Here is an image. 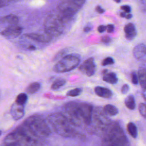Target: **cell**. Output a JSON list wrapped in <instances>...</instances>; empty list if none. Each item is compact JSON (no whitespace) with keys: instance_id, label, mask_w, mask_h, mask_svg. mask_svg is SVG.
I'll return each mask as SVG.
<instances>
[{"instance_id":"1","label":"cell","mask_w":146,"mask_h":146,"mask_svg":"<svg viewBox=\"0 0 146 146\" xmlns=\"http://www.w3.org/2000/svg\"><path fill=\"white\" fill-rule=\"evenodd\" d=\"M4 141L8 146H39L40 144V139L33 136L22 124L8 134Z\"/></svg>"},{"instance_id":"2","label":"cell","mask_w":146,"mask_h":146,"mask_svg":"<svg viewBox=\"0 0 146 146\" xmlns=\"http://www.w3.org/2000/svg\"><path fill=\"white\" fill-rule=\"evenodd\" d=\"M47 120L52 129L58 135L65 137H73L76 135L74 125L62 113H51Z\"/></svg>"},{"instance_id":"3","label":"cell","mask_w":146,"mask_h":146,"mask_svg":"<svg viewBox=\"0 0 146 146\" xmlns=\"http://www.w3.org/2000/svg\"><path fill=\"white\" fill-rule=\"evenodd\" d=\"M22 125L35 137L41 139L51 134L50 127L40 116L34 115L27 117Z\"/></svg>"},{"instance_id":"4","label":"cell","mask_w":146,"mask_h":146,"mask_svg":"<svg viewBox=\"0 0 146 146\" xmlns=\"http://www.w3.org/2000/svg\"><path fill=\"white\" fill-rule=\"evenodd\" d=\"M103 141L106 146H125L127 143L123 129L116 122L110 123L106 128Z\"/></svg>"},{"instance_id":"5","label":"cell","mask_w":146,"mask_h":146,"mask_svg":"<svg viewBox=\"0 0 146 146\" xmlns=\"http://www.w3.org/2000/svg\"><path fill=\"white\" fill-rule=\"evenodd\" d=\"M85 1L66 0L61 2L57 6L58 14L66 23L69 22L82 7Z\"/></svg>"},{"instance_id":"6","label":"cell","mask_w":146,"mask_h":146,"mask_svg":"<svg viewBox=\"0 0 146 146\" xmlns=\"http://www.w3.org/2000/svg\"><path fill=\"white\" fill-rule=\"evenodd\" d=\"M65 25L66 23L58 13L50 14L44 23V32L52 38L59 36L63 33Z\"/></svg>"},{"instance_id":"7","label":"cell","mask_w":146,"mask_h":146,"mask_svg":"<svg viewBox=\"0 0 146 146\" xmlns=\"http://www.w3.org/2000/svg\"><path fill=\"white\" fill-rule=\"evenodd\" d=\"M80 62L79 54H71L64 56L54 66L53 70L58 73L70 71L75 68Z\"/></svg>"},{"instance_id":"8","label":"cell","mask_w":146,"mask_h":146,"mask_svg":"<svg viewBox=\"0 0 146 146\" xmlns=\"http://www.w3.org/2000/svg\"><path fill=\"white\" fill-rule=\"evenodd\" d=\"M80 107L83 123L86 125L90 124L92 121V116L94 110L92 105L87 103L80 102Z\"/></svg>"},{"instance_id":"9","label":"cell","mask_w":146,"mask_h":146,"mask_svg":"<svg viewBox=\"0 0 146 146\" xmlns=\"http://www.w3.org/2000/svg\"><path fill=\"white\" fill-rule=\"evenodd\" d=\"M23 31V27L18 23L11 25L0 32L1 35L8 39H14L19 36Z\"/></svg>"},{"instance_id":"10","label":"cell","mask_w":146,"mask_h":146,"mask_svg":"<svg viewBox=\"0 0 146 146\" xmlns=\"http://www.w3.org/2000/svg\"><path fill=\"white\" fill-rule=\"evenodd\" d=\"M79 70L83 74L91 76L94 75L96 70V65L93 58H89L84 60L79 66Z\"/></svg>"},{"instance_id":"11","label":"cell","mask_w":146,"mask_h":146,"mask_svg":"<svg viewBox=\"0 0 146 146\" xmlns=\"http://www.w3.org/2000/svg\"><path fill=\"white\" fill-rule=\"evenodd\" d=\"M19 19L18 17L13 14H9L0 17V32L5 29L13 25L18 24Z\"/></svg>"},{"instance_id":"12","label":"cell","mask_w":146,"mask_h":146,"mask_svg":"<svg viewBox=\"0 0 146 146\" xmlns=\"http://www.w3.org/2000/svg\"><path fill=\"white\" fill-rule=\"evenodd\" d=\"M134 58L143 64L146 63V46L143 43L137 44L133 50Z\"/></svg>"},{"instance_id":"13","label":"cell","mask_w":146,"mask_h":146,"mask_svg":"<svg viewBox=\"0 0 146 146\" xmlns=\"http://www.w3.org/2000/svg\"><path fill=\"white\" fill-rule=\"evenodd\" d=\"M10 113L13 119L15 120L21 119L25 114V107L24 106L19 104L17 103H13L10 110Z\"/></svg>"},{"instance_id":"14","label":"cell","mask_w":146,"mask_h":146,"mask_svg":"<svg viewBox=\"0 0 146 146\" xmlns=\"http://www.w3.org/2000/svg\"><path fill=\"white\" fill-rule=\"evenodd\" d=\"M23 36H26L27 38L32 39L33 40L41 42V43H46L50 42L52 39V37L48 35L47 33L44 32L43 33H29L25 34Z\"/></svg>"},{"instance_id":"15","label":"cell","mask_w":146,"mask_h":146,"mask_svg":"<svg viewBox=\"0 0 146 146\" xmlns=\"http://www.w3.org/2000/svg\"><path fill=\"white\" fill-rule=\"evenodd\" d=\"M138 82L143 91H146V67L144 64H141L139 67L137 71Z\"/></svg>"},{"instance_id":"16","label":"cell","mask_w":146,"mask_h":146,"mask_svg":"<svg viewBox=\"0 0 146 146\" xmlns=\"http://www.w3.org/2000/svg\"><path fill=\"white\" fill-rule=\"evenodd\" d=\"M125 38L129 40L133 39L137 34L135 26L132 23H128L124 28Z\"/></svg>"},{"instance_id":"17","label":"cell","mask_w":146,"mask_h":146,"mask_svg":"<svg viewBox=\"0 0 146 146\" xmlns=\"http://www.w3.org/2000/svg\"><path fill=\"white\" fill-rule=\"evenodd\" d=\"M95 92L98 96L103 98H110L112 95V91L110 89L101 86L96 87L95 88Z\"/></svg>"},{"instance_id":"18","label":"cell","mask_w":146,"mask_h":146,"mask_svg":"<svg viewBox=\"0 0 146 146\" xmlns=\"http://www.w3.org/2000/svg\"><path fill=\"white\" fill-rule=\"evenodd\" d=\"M103 80L110 84H116L117 82V77L115 73L114 72H106L103 74Z\"/></svg>"},{"instance_id":"19","label":"cell","mask_w":146,"mask_h":146,"mask_svg":"<svg viewBox=\"0 0 146 146\" xmlns=\"http://www.w3.org/2000/svg\"><path fill=\"white\" fill-rule=\"evenodd\" d=\"M124 104L127 108L131 110H134L136 107V103L133 96L132 95H128L124 100Z\"/></svg>"},{"instance_id":"20","label":"cell","mask_w":146,"mask_h":146,"mask_svg":"<svg viewBox=\"0 0 146 146\" xmlns=\"http://www.w3.org/2000/svg\"><path fill=\"white\" fill-rule=\"evenodd\" d=\"M104 112L110 116H115L118 113L117 108L111 104H107L103 107Z\"/></svg>"},{"instance_id":"21","label":"cell","mask_w":146,"mask_h":146,"mask_svg":"<svg viewBox=\"0 0 146 146\" xmlns=\"http://www.w3.org/2000/svg\"><path fill=\"white\" fill-rule=\"evenodd\" d=\"M40 88V84L38 82H34L31 83L26 89L28 94H33L38 92Z\"/></svg>"},{"instance_id":"22","label":"cell","mask_w":146,"mask_h":146,"mask_svg":"<svg viewBox=\"0 0 146 146\" xmlns=\"http://www.w3.org/2000/svg\"><path fill=\"white\" fill-rule=\"evenodd\" d=\"M127 131L129 135L133 137V138H136L137 135V129L136 125L130 122L127 124Z\"/></svg>"},{"instance_id":"23","label":"cell","mask_w":146,"mask_h":146,"mask_svg":"<svg viewBox=\"0 0 146 146\" xmlns=\"http://www.w3.org/2000/svg\"><path fill=\"white\" fill-rule=\"evenodd\" d=\"M66 83V80L64 79H58L54 82L51 86V88L53 90H56L62 86H63Z\"/></svg>"},{"instance_id":"24","label":"cell","mask_w":146,"mask_h":146,"mask_svg":"<svg viewBox=\"0 0 146 146\" xmlns=\"http://www.w3.org/2000/svg\"><path fill=\"white\" fill-rule=\"evenodd\" d=\"M27 99H28V96L26 94L21 93L19 95H18V96H17L15 99V103L19 104L24 106L26 103Z\"/></svg>"},{"instance_id":"25","label":"cell","mask_w":146,"mask_h":146,"mask_svg":"<svg viewBox=\"0 0 146 146\" xmlns=\"http://www.w3.org/2000/svg\"><path fill=\"white\" fill-rule=\"evenodd\" d=\"M82 89L77 88H74L72 90H71L70 91H68L67 92V93L66 94L67 96H71V97H75V96H78L79 95H80V94L82 93Z\"/></svg>"},{"instance_id":"26","label":"cell","mask_w":146,"mask_h":146,"mask_svg":"<svg viewBox=\"0 0 146 146\" xmlns=\"http://www.w3.org/2000/svg\"><path fill=\"white\" fill-rule=\"evenodd\" d=\"M139 111L140 115L146 119V105L144 103H140L139 106Z\"/></svg>"},{"instance_id":"27","label":"cell","mask_w":146,"mask_h":146,"mask_svg":"<svg viewBox=\"0 0 146 146\" xmlns=\"http://www.w3.org/2000/svg\"><path fill=\"white\" fill-rule=\"evenodd\" d=\"M114 60L111 57H107L103 59L102 62V65L103 66H106L111 64H113L114 63Z\"/></svg>"},{"instance_id":"28","label":"cell","mask_w":146,"mask_h":146,"mask_svg":"<svg viewBox=\"0 0 146 146\" xmlns=\"http://www.w3.org/2000/svg\"><path fill=\"white\" fill-rule=\"evenodd\" d=\"M131 81H132V83L133 84H137L139 82H138V78H137V75H136V72L133 71L131 72Z\"/></svg>"},{"instance_id":"29","label":"cell","mask_w":146,"mask_h":146,"mask_svg":"<svg viewBox=\"0 0 146 146\" xmlns=\"http://www.w3.org/2000/svg\"><path fill=\"white\" fill-rule=\"evenodd\" d=\"M101 41L104 44H108L111 41V38L108 35H104L101 37Z\"/></svg>"},{"instance_id":"30","label":"cell","mask_w":146,"mask_h":146,"mask_svg":"<svg viewBox=\"0 0 146 146\" xmlns=\"http://www.w3.org/2000/svg\"><path fill=\"white\" fill-rule=\"evenodd\" d=\"M120 9L124 11V13L127 14H129L131 12V7L128 5H123L121 6Z\"/></svg>"},{"instance_id":"31","label":"cell","mask_w":146,"mask_h":146,"mask_svg":"<svg viewBox=\"0 0 146 146\" xmlns=\"http://www.w3.org/2000/svg\"><path fill=\"white\" fill-rule=\"evenodd\" d=\"M129 90V86L127 84H124L121 89V92L122 94H125Z\"/></svg>"},{"instance_id":"32","label":"cell","mask_w":146,"mask_h":146,"mask_svg":"<svg viewBox=\"0 0 146 146\" xmlns=\"http://www.w3.org/2000/svg\"><path fill=\"white\" fill-rule=\"evenodd\" d=\"M14 1H0V8L9 5L10 3L13 2Z\"/></svg>"},{"instance_id":"33","label":"cell","mask_w":146,"mask_h":146,"mask_svg":"<svg viewBox=\"0 0 146 146\" xmlns=\"http://www.w3.org/2000/svg\"><path fill=\"white\" fill-rule=\"evenodd\" d=\"M106 30L108 33H113L114 30V26L112 24H109L106 26Z\"/></svg>"},{"instance_id":"34","label":"cell","mask_w":146,"mask_h":146,"mask_svg":"<svg viewBox=\"0 0 146 146\" xmlns=\"http://www.w3.org/2000/svg\"><path fill=\"white\" fill-rule=\"evenodd\" d=\"M106 30V26L104 25H100L98 27V31L100 33H102Z\"/></svg>"},{"instance_id":"35","label":"cell","mask_w":146,"mask_h":146,"mask_svg":"<svg viewBox=\"0 0 146 146\" xmlns=\"http://www.w3.org/2000/svg\"><path fill=\"white\" fill-rule=\"evenodd\" d=\"M95 10H96V11L98 13H100V14H102V13H103L105 11L104 9H103L102 7H101V6H99V5H98V6H96Z\"/></svg>"},{"instance_id":"36","label":"cell","mask_w":146,"mask_h":146,"mask_svg":"<svg viewBox=\"0 0 146 146\" xmlns=\"http://www.w3.org/2000/svg\"><path fill=\"white\" fill-rule=\"evenodd\" d=\"M92 29V26L90 24H88L86 26H85L83 28V31L86 33H87L88 31H90Z\"/></svg>"},{"instance_id":"37","label":"cell","mask_w":146,"mask_h":146,"mask_svg":"<svg viewBox=\"0 0 146 146\" xmlns=\"http://www.w3.org/2000/svg\"><path fill=\"white\" fill-rule=\"evenodd\" d=\"M126 15H127V13H124V12H121L120 13V16L122 18H125L126 17Z\"/></svg>"},{"instance_id":"38","label":"cell","mask_w":146,"mask_h":146,"mask_svg":"<svg viewBox=\"0 0 146 146\" xmlns=\"http://www.w3.org/2000/svg\"><path fill=\"white\" fill-rule=\"evenodd\" d=\"M132 17V15L129 13V14H127L126 17H125V18H126V19H131Z\"/></svg>"},{"instance_id":"39","label":"cell","mask_w":146,"mask_h":146,"mask_svg":"<svg viewBox=\"0 0 146 146\" xmlns=\"http://www.w3.org/2000/svg\"><path fill=\"white\" fill-rule=\"evenodd\" d=\"M143 98H144L145 101V103H146V95H144V94H143ZM145 105H146V104H145Z\"/></svg>"},{"instance_id":"40","label":"cell","mask_w":146,"mask_h":146,"mask_svg":"<svg viewBox=\"0 0 146 146\" xmlns=\"http://www.w3.org/2000/svg\"><path fill=\"white\" fill-rule=\"evenodd\" d=\"M115 2H117V3H119V2H121V1H115Z\"/></svg>"},{"instance_id":"41","label":"cell","mask_w":146,"mask_h":146,"mask_svg":"<svg viewBox=\"0 0 146 146\" xmlns=\"http://www.w3.org/2000/svg\"><path fill=\"white\" fill-rule=\"evenodd\" d=\"M1 133H2V132H1V130H0V135H1Z\"/></svg>"},{"instance_id":"42","label":"cell","mask_w":146,"mask_h":146,"mask_svg":"<svg viewBox=\"0 0 146 146\" xmlns=\"http://www.w3.org/2000/svg\"><path fill=\"white\" fill-rule=\"evenodd\" d=\"M6 146H8V145H6Z\"/></svg>"}]
</instances>
